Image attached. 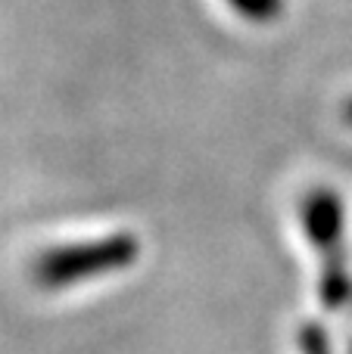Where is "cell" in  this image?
<instances>
[{"instance_id":"cell-1","label":"cell","mask_w":352,"mask_h":354,"mask_svg":"<svg viewBox=\"0 0 352 354\" xmlns=\"http://www.w3.org/2000/svg\"><path fill=\"white\" fill-rule=\"evenodd\" d=\"M137 255H141V243L131 233H112V236L91 239V243L44 252V255H37L31 277L44 289H62L131 268Z\"/></svg>"},{"instance_id":"cell-2","label":"cell","mask_w":352,"mask_h":354,"mask_svg":"<svg viewBox=\"0 0 352 354\" xmlns=\"http://www.w3.org/2000/svg\"><path fill=\"white\" fill-rule=\"evenodd\" d=\"M303 224L309 239L324 258L322 301L324 308H340L352 295V280L343 270V202L334 189H312L303 202Z\"/></svg>"},{"instance_id":"cell-3","label":"cell","mask_w":352,"mask_h":354,"mask_svg":"<svg viewBox=\"0 0 352 354\" xmlns=\"http://www.w3.org/2000/svg\"><path fill=\"white\" fill-rule=\"evenodd\" d=\"M243 19H253V22H272L281 10H284V0H228Z\"/></svg>"},{"instance_id":"cell-4","label":"cell","mask_w":352,"mask_h":354,"mask_svg":"<svg viewBox=\"0 0 352 354\" xmlns=\"http://www.w3.org/2000/svg\"><path fill=\"white\" fill-rule=\"evenodd\" d=\"M299 345H303V354H331L328 336H324L318 326H303V333H299Z\"/></svg>"},{"instance_id":"cell-5","label":"cell","mask_w":352,"mask_h":354,"mask_svg":"<svg viewBox=\"0 0 352 354\" xmlns=\"http://www.w3.org/2000/svg\"><path fill=\"white\" fill-rule=\"evenodd\" d=\"M346 118H349V124H352V103L346 106Z\"/></svg>"}]
</instances>
